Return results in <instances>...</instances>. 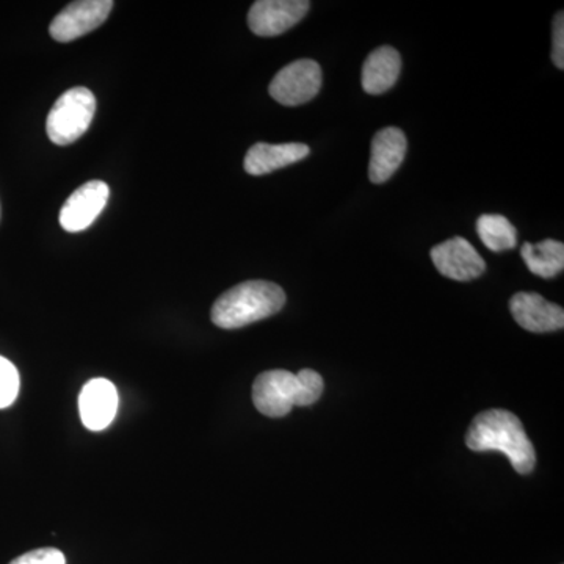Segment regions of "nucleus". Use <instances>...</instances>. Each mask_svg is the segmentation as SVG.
<instances>
[{"mask_svg": "<svg viewBox=\"0 0 564 564\" xmlns=\"http://www.w3.org/2000/svg\"><path fill=\"white\" fill-rule=\"evenodd\" d=\"M10 564H66V558L58 549L44 547L18 556Z\"/></svg>", "mask_w": 564, "mask_h": 564, "instance_id": "nucleus-18", "label": "nucleus"}, {"mask_svg": "<svg viewBox=\"0 0 564 564\" xmlns=\"http://www.w3.org/2000/svg\"><path fill=\"white\" fill-rule=\"evenodd\" d=\"M20 393V373L9 359L0 356V410L17 402Z\"/></svg>", "mask_w": 564, "mask_h": 564, "instance_id": "nucleus-17", "label": "nucleus"}, {"mask_svg": "<svg viewBox=\"0 0 564 564\" xmlns=\"http://www.w3.org/2000/svg\"><path fill=\"white\" fill-rule=\"evenodd\" d=\"M118 391L106 378H95L84 386L79 395L82 422L91 432H102L118 413Z\"/></svg>", "mask_w": 564, "mask_h": 564, "instance_id": "nucleus-11", "label": "nucleus"}, {"mask_svg": "<svg viewBox=\"0 0 564 564\" xmlns=\"http://www.w3.org/2000/svg\"><path fill=\"white\" fill-rule=\"evenodd\" d=\"M408 141L403 131L397 128L381 129L373 137L370 152L369 177L373 184L391 180L406 155Z\"/></svg>", "mask_w": 564, "mask_h": 564, "instance_id": "nucleus-12", "label": "nucleus"}, {"mask_svg": "<svg viewBox=\"0 0 564 564\" xmlns=\"http://www.w3.org/2000/svg\"><path fill=\"white\" fill-rule=\"evenodd\" d=\"M322 88L321 65L314 61H296L284 66L270 84V96L282 106L296 107L310 102Z\"/></svg>", "mask_w": 564, "mask_h": 564, "instance_id": "nucleus-5", "label": "nucleus"}, {"mask_svg": "<svg viewBox=\"0 0 564 564\" xmlns=\"http://www.w3.org/2000/svg\"><path fill=\"white\" fill-rule=\"evenodd\" d=\"M466 444L474 452H502L518 474H530L536 454L518 415L505 410L480 413L470 423Z\"/></svg>", "mask_w": 564, "mask_h": 564, "instance_id": "nucleus-1", "label": "nucleus"}, {"mask_svg": "<svg viewBox=\"0 0 564 564\" xmlns=\"http://www.w3.org/2000/svg\"><path fill=\"white\" fill-rule=\"evenodd\" d=\"M552 58L556 68H564V17L562 11L555 17L554 21V51Z\"/></svg>", "mask_w": 564, "mask_h": 564, "instance_id": "nucleus-19", "label": "nucleus"}, {"mask_svg": "<svg viewBox=\"0 0 564 564\" xmlns=\"http://www.w3.org/2000/svg\"><path fill=\"white\" fill-rule=\"evenodd\" d=\"M285 292L270 281H247L223 293L212 306V322L223 329H237L280 313Z\"/></svg>", "mask_w": 564, "mask_h": 564, "instance_id": "nucleus-3", "label": "nucleus"}, {"mask_svg": "<svg viewBox=\"0 0 564 564\" xmlns=\"http://www.w3.org/2000/svg\"><path fill=\"white\" fill-rule=\"evenodd\" d=\"M95 111L96 98L88 88H70L63 93L47 115V137L57 147H68L88 131Z\"/></svg>", "mask_w": 564, "mask_h": 564, "instance_id": "nucleus-4", "label": "nucleus"}, {"mask_svg": "<svg viewBox=\"0 0 564 564\" xmlns=\"http://www.w3.org/2000/svg\"><path fill=\"white\" fill-rule=\"evenodd\" d=\"M323 378L315 370H267L252 384V403L267 417L280 419L295 406H311L321 399Z\"/></svg>", "mask_w": 564, "mask_h": 564, "instance_id": "nucleus-2", "label": "nucleus"}, {"mask_svg": "<svg viewBox=\"0 0 564 564\" xmlns=\"http://www.w3.org/2000/svg\"><path fill=\"white\" fill-rule=\"evenodd\" d=\"M521 254L530 272L544 280H551L563 272L564 245L562 242L547 239L536 245L524 243Z\"/></svg>", "mask_w": 564, "mask_h": 564, "instance_id": "nucleus-15", "label": "nucleus"}, {"mask_svg": "<svg viewBox=\"0 0 564 564\" xmlns=\"http://www.w3.org/2000/svg\"><path fill=\"white\" fill-rule=\"evenodd\" d=\"M310 147L303 143H256L245 155V172L251 176H263L306 159Z\"/></svg>", "mask_w": 564, "mask_h": 564, "instance_id": "nucleus-13", "label": "nucleus"}, {"mask_svg": "<svg viewBox=\"0 0 564 564\" xmlns=\"http://www.w3.org/2000/svg\"><path fill=\"white\" fill-rule=\"evenodd\" d=\"M432 261L441 274L459 282L477 280L486 270L480 252L463 237H454L434 247Z\"/></svg>", "mask_w": 564, "mask_h": 564, "instance_id": "nucleus-9", "label": "nucleus"}, {"mask_svg": "<svg viewBox=\"0 0 564 564\" xmlns=\"http://www.w3.org/2000/svg\"><path fill=\"white\" fill-rule=\"evenodd\" d=\"M110 188L106 182L88 181L66 199L61 210V225L66 232H82L90 228L109 202Z\"/></svg>", "mask_w": 564, "mask_h": 564, "instance_id": "nucleus-8", "label": "nucleus"}, {"mask_svg": "<svg viewBox=\"0 0 564 564\" xmlns=\"http://www.w3.org/2000/svg\"><path fill=\"white\" fill-rule=\"evenodd\" d=\"M516 323L530 333H552L563 329L564 311L547 302L540 293L519 292L510 302Z\"/></svg>", "mask_w": 564, "mask_h": 564, "instance_id": "nucleus-10", "label": "nucleus"}, {"mask_svg": "<svg viewBox=\"0 0 564 564\" xmlns=\"http://www.w3.org/2000/svg\"><path fill=\"white\" fill-rule=\"evenodd\" d=\"M306 0H258L248 13V25L258 36H278L291 31L306 17Z\"/></svg>", "mask_w": 564, "mask_h": 564, "instance_id": "nucleus-7", "label": "nucleus"}, {"mask_svg": "<svg viewBox=\"0 0 564 564\" xmlns=\"http://www.w3.org/2000/svg\"><path fill=\"white\" fill-rule=\"evenodd\" d=\"M477 232L491 251L511 250L518 245V231L503 215H481L477 221Z\"/></svg>", "mask_w": 564, "mask_h": 564, "instance_id": "nucleus-16", "label": "nucleus"}, {"mask_svg": "<svg viewBox=\"0 0 564 564\" xmlns=\"http://www.w3.org/2000/svg\"><path fill=\"white\" fill-rule=\"evenodd\" d=\"M402 69V57L391 46L378 47L362 66V88L369 95H383L395 85Z\"/></svg>", "mask_w": 564, "mask_h": 564, "instance_id": "nucleus-14", "label": "nucleus"}, {"mask_svg": "<svg viewBox=\"0 0 564 564\" xmlns=\"http://www.w3.org/2000/svg\"><path fill=\"white\" fill-rule=\"evenodd\" d=\"M115 3L111 0H80L69 3L51 22L50 33L58 43H69L101 28Z\"/></svg>", "mask_w": 564, "mask_h": 564, "instance_id": "nucleus-6", "label": "nucleus"}]
</instances>
